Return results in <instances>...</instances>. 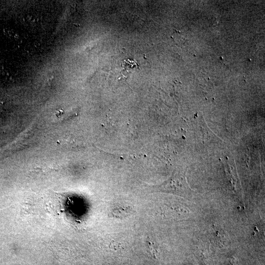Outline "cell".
Returning <instances> with one entry per match:
<instances>
[{"label":"cell","instance_id":"1","mask_svg":"<svg viewBox=\"0 0 265 265\" xmlns=\"http://www.w3.org/2000/svg\"><path fill=\"white\" fill-rule=\"evenodd\" d=\"M159 188L163 191L171 192L187 198L191 193V190L188 186L185 178L182 176L171 179L166 184L160 186Z\"/></svg>","mask_w":265,"mask_h":265}]
</instances>
